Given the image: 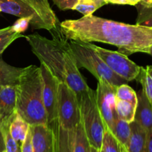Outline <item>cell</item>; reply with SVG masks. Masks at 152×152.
I'll use <instances>...</instances> for the list:
<instances>
[{"instance_id":"33","label":"cell","mask_w":152,"mask_h":152,"mask_svg":"<svg viewBox=\"0 0 152 152\" xmlns=\"http://www.w3.org/2000/svg\"><path fill=\"white\" fill-rule=\"evenodd\" d=\"M5 150V144H4V134H3L2 129L0 125V152H3Z\"/></svg>"},{"instance_id":"11","label":"cell","mask_w":152,"mask_h":152,"mask_svg":"<svg viewBox=\"0 0 152 152\" xmlns=\"http://www.w3.org/2000/svg\"><path fill=\"white\" fill-rule=\"evenodd\" d=\"M1 11L19 18L30 17L32 19L30 25L34 29L48 31L47 25L35 10L25 4L22 0H0Z\"/></svg>"},{"instance_id":"19","label":"cell","mask_w":152,"mask_h":152,"mask_svg":"<svg viewBox=\"0 0 152 152\" xmlns=\"http://www.w3.org/2000/svg\"><path fill=\"white\" fill-rule=\"evenodd\" d=\"M131 133L132 130H131L130 123L118 119L116 122L112 134L119 141L121 146L124 147L125 148H127L128 146Z\"/></svg>"},{"instance_id":"5","label":"cell","mask_w":152,"mask_h":152,"mask_svg":"<svg viewBox=\"0 0 152 152\" xmlns=\"http://www.w3.org/2000/svg\"><path fill=\"white\" fill-rule=\"evenodd\" d=\"M80 106L82 123L89 143L100 150L105 127L96 102V90L89 87L80 98Z\"/></svg>"},{"instance_id":"9","label":"cell","mask_w":152,"mask_h":152,"mask_svg":"<svg viewBox=\"0 0 152 152\" xmlns=\"http://www.w3.org/2000/svg\"><path fill=\"white\" fill-rule=\"evenodd\" d=\"M43 80V104L47 114L48 126L52 129L59 125L58 123V85L59 80L52 74L50 70L40 64Z\"/></svg>"},{"instance_id":"30","label":"cell","mask_w":152,"mask_h":152,"mask_svg":"<svg viewBox=\"0 0 152 152\" xmlns=\"http://www.w3.org/2000/svg\"><path fill=\"white\" fill-rule=\"evenodd\" d=\"M60 10H73L78 0H52Z\"/></svg>"},{"instance_id":"8","label":"cell","mask_w":152,"mask_h":152,"mask_svg":"<svg viewBox=\"0 0 152 152\" xmlns=\"http://www.w3.org/2000/svg\"><path fill=\"white\" fill-rule=\"evenodd\" d=\"M116 89L103 80H98L96 90V102L105 129L112 133L118 120L116 110Z\"/></svg>"},{"instance_id":"37","label":"cell","mask_w":152,"mask_h":152,"mask_svg":"<svg viewBox=\"0 0 152 152\" xmlns=\"http://www.w3.org/2000/svg\"><path fill=\"white\" fill-rule=\"evenodd\" d=\"M99 151H100V150L97 149V148H94V147H93V146H91V145L90 151H89V152H99Z\"/></svg>"},{"instance_id":"22","label":"cell","mask_w":152,"mask_h":152,"mask_svg":"<svg viewBox=\"0 0 152 152\" xmlns=\"http://www.w3.org/2000/svg\"><path fill=\"white\" fill-rule=\"evenodd\" d=\"M105 4H107L105 0H78L73 10L80 12L84 16H88Z\"/></svg>"},{"instance_id":"16","label":"cell","mask_w":152,"mask_h":152,"mask_svg":"<svg viewBox=\"0 0 152 152\" xmlns=\"http://www.w3.org/2000/svg\"><path fill=\"white\" fill-rule=\"evenodd\" d=\"M53 130L56 134L55 152H74L75 130H67L59 125Z\"/></svg>"},{"instance_id":"13","label":"cell","mask_w":152,"mask_h":152,"mask_svg":"<svg viewBox=\"0 0 152 152\" xmlns=\"http://www.w3.org/2000/svg\"><path fill=\"white\" fill-rule=\"evenodd\" d=\"M16 113V86H0V125L10 126Z\"/></svg>"},{"instance_id":"4","label":"cell","mask_w":152,"mask_h":152,"mask_svg":"<svg viewBox=\"0 0 152 152\" xmlns=\"http://www.w3.org/2000/svg\"><path fill=\"white\" fill-rule=\"evenodd\" d=\"M68 47L79 69L86 68L97 80H105L115 88L128 83L126 80L116 74L87 42L68 39Z\"/></svg>"},{"instance_id":"39","label":"cell","mask_w":152,"mask_h":152,"mask_svg":"<svg viewBox=\"0 0 152 152\" xmlns=\"http://www.w3.org/2000/svg\"><path fill=\"white\" fill-rule=\"evenodd\" d=\"M121 152H127V151H126V149L124 147L121 146Z\"/></svg>"},{"instance_id":"27","label":"cell","mask_w":152,"mask_h":152,"mask_svg":"<svg viewBox=\"0 0 152 152\" xmlns=\"http://www.w3.org/2000/svg\"><path fill=\"white\" fill-rule=\"evenodd\" d=\"M138 82L141 84L142 90L145 92L147 98L149 100L152 106V78L150 77L148 73L147 72L145 68H141V71L137 79Z\"/></svg>"},{"instance_id":"36","label":"cell","mask_w":152,"mask_h":152,"mask_svg":"<svg viewBox=\"0 0 152 152\" xmlns=\"http://www.w3.org/2000/svg\"><path fill=\"white\" fill-rule=\"evenodd\" d=\"M145 69H146L147 72L148 73L150 77L152 78V65H148L147 67H145Z\"/></svg>"},{"instance_id":"14","label":"cell","mask_w":152,"mask_h":152,"mask_svg":"<svg viewBox=\"0 0 152 152\" xmlns=\"http://www.w3.org/2000/svg\"><path fill=\"white\" fill-rule=\"evenodd\" d=\"M137 95V104L134 120L147 132L152 128V106L142 89L139 91Z\"/></svg>"},{"instance_id":"34","label":"cell","mask_w":152,"mask_h":152,"mask_svg":"<svg viewBox=\"0 0 152 152\" xmlns=\"http://www.w3.org/2000/svg\"><path fill=\"white\" fill-rule=\"evenodd\" d=\"M105 1L107 4H127V1L126 0H105Z\"/></svg>"},{"instance_id":"3","label":"cell","mask_w":152,"mask_h":152,"mask_svg":"<svg viewBox=\"0 0 152 152\" xmlns=\"http://www.w3.org/2000/svg\"><path fill=\"white\" fill-rule=\"evenodd\" d=\"M43 80L39 67H25L16 85V112L30 125H48L43 104Z\"/></svg>"},{"instance_id":"15","label":"cell","mask_w":152,"mask_h":152,"mask_svg":"<svg viewBox=\"0 0 152 152\" xmlns=\"http://www.w3.org/2000/svg\"><path fill=\"white\" fill-rule=\"evenodd\" d=\"M130 139L127 148V152H147L146 135L147 132L135 120L130 123Z\"/></svg>"},{"instance_id":"26","label":"cell","mask_w":152,"mask_h":152,"mask_svg":"<svg viewBox=\"0 0 152 152\" xmlns=\"http://www.w3.org/2000/svg\"><path fill=\"white\" fill-rule=\"evenodd\" d=\"M116 97L121 100L130 102L134 105L137 104V92L127 84H123L117 88Z\"/></svg>"},{"instance_id":"32","label":"cell","mask_w":152,"mask_h":152,"mask_svg":"<svg viewBox=\"0 0 152 152\" xmlns=\"http://www.w3.org/2000/svg\"><path fill=\"white\" fill-rule=\"evenodd\" d=\"M146 148L147 152H152V128L147 131Z\"/></svg>"},{"instance_id":"6","label":"cell","mask_w":152,"mask_h":152,"mask_svg":"<svg viewBox=\"0 0 152 152\" xmlns=\"http://www.w3.org/2000/svg\"><path fill=\"white\" fill-rule=\"evenodd\" d=\"M58 123L63 129L75 130L81 121L80 102L77 94L66 83L58 85Z\"/></svg>"},{"instance_id":"40","label":"cell","mask_w":152,"mask_h":152,"mask_svg":"<svg viewBox=\"0 0 152 152\" xmlns=\"http://www.w3.org/2000/svg\"><path fill=\"white\" fill-rule=\"evenodd\" d=\"M99 152H105V151H103V150H102V148H101V149H100V151H99Z\"/></svg>"},{"instance_id":"24","label":"cell","mask_w":152,"mask_h":152,"mask_svg":"<svg viewBox=\"0 0 152 152\" xmlns=\"http://www.w3.org/2000/svg\"><path fill=\"white\" fill-rule=\"evenodd\" d=\"M138 15L137 18V25L152 28V4L144 5L138 3Z\"/></svg>"},{"instance_id":"29","label":"cell","mask_w":152,"mask_h":152,"mask_svg":"<svg viewBox=\"0 0 152 152\" xmlns=\"http://www.w3.org/2000/svg\"><path fill=\"white\" fill-rule=\"evenodd\" d=\"M32 19L30 17H22L19 18L18 20L15 22V23L12 25V28H13L15 31L18 33H23L24 31H26L28 29V26H29L31 21Z\"/></svg>"},{"instance_id":"12","label":"cell","mask_w":152,"mask_h":152,"mask_svg":"<svg viewBox=\"0 0 152 152\" xmlns=\"http://www.w3.org/2000/svg\"><path fill=\"white\" fill-rule=\"evenodd\" d=\"M34 152H55V131L48 125L30 126Z\"/></svg>"},{"instance_id":"17","label":"cell","mask_w":152,"mask_h":152,"mask_svg":"<svg viewBox=\"0 0 152 152\" xmlns=\"http://www.w3.org/2000/svg\"><path fill=\"white\" fill-rule=\"evenodd\" d=\"M25 68H16L0 58V86H16Z\"/></svg>"},{"instance_id":"23","label":"cell","mask_w":152,"mask_h":152,"mask_svg":"<svg viewBox=\"0 0 152 152\" xmlns=\"http://www.w3.org/2000/svg\"><path fill=\"white\" fill-rule=\"evenodd\" d=\"M21 37H25V36L22 33L15 31L12 26L0 29V55L13 42Z\"/></svg>"},{"instance_id":"31","label":"cell","mask_w":152,"mask_h":152,"mask_svg":"<svg viewBox=\"0 0 152 152\" xmlns=\"http://www.w3.org/2000/svg\"><path fill=\"white\" fill-rule=\"evenodd\" d=\"M20 148L21 152H34L32 145V138H31V132L30 129L28 130V134H27L25 141L20 145Z\"/></svg>"},{"instance_id":"25","label":"cell","mask_w":152,"mask_h":152,"mask_svg":"<svg viewBox=\"0 0 152 152\" xmlns=\"http://www.w3.org/2000/svg\"><path fill=\"white\" fill-rule=\"evenodd\" d=\"M102 148L105 152H121V145L114 135L105 129L102 138Z\"/></svg>"},{"instance_id":"41","label":"cell","mask_w":152,"mask_h":152,"mask_svg":"<svg viewBox=\"0 0 152 152\" xmlns=\"http://www.w3.org/2000/svg\"><path fill=\"white\" fill-rule=\"evenodd\" d=\"M0 12H1V7H0Z\"/></svg>"},{"instance_id":"28","label":"cell","mask_w":152,"mask_h":152,"mask_svg":"<svg viewBox=\"0 0 152 152\" xmlns=\"http://www.w3.org/2000/svg\"><path fill=\"white\" fill-rule=\"evenodd\" d=\"M4 134L6 152H21L20 145L13 140L9 132V126H1Z\"/></svg>"},{"instance_id":"21","label":"cell","mask_w":152,"mask_h":152,"mask_svg":"<svg viewBox=\"0 0 152 152\" xmlns=\"http://www.w3.org/2000/svg\"><path fill=\"white\" fill-rule=\"evenodd\" d=\"M90 147L91 145L81 120L75 129L74 152H89Z\"/></svg>"},{"instance_id":"42","label":"cell","mask_w":152,"mask_h":152,"mask_svg":"<svg viewBox=\"0 0 152 152\" xmlns=\"http://www.w3.org/2000/svg\"><path fill=\"white\" fill-rule=\"evenodd\" d=\"M3 152H6V151H5V150H4V151H3Z\"/></svg>"},{"instance_id":"35","label":"cell","mask_w":152,"mask_h":152,"mask_svg":"<svg viewBox=\"0 0 152 152\" xmlns=\"http://www.w3.org/2000/svg\"><path fill=\"white\" fill-rule=\"evenodd\" d=\"M127 1V4H129V5H132V6H135L140 3V1L141 0H126Z\"/></svg>"},{"instance_id":"7","label":"cell","mask_w":152,"mask_h":152,"mask_svg":"<svg viewBox=\"0 0 152 152\" xmlns=\"http://www.w3.org/2000/svg\"><path fill=\"white\" fill-rule=\"evenodd\" d=\"M88 45L101 57L107 65L115 73L129 82L137 79L142 67L131 60L128 56L119 51H114L96 46L91 42H87Z\"/></svg>"},{"instance_id":"20","label":"cell","mask_w":152,"mask_h":152,"mask_svg":"<svg viewBox=\"0 0 152 152\" xmlns=\"http://www.w3.org/2000/svg\"><path fill=\"white\" fill-rule=\"evenodd\" d=\"M137 105H133L126 101L121 100L116 97V110L118 118L128 123L134 120Z\"/></svg>"},{"instance_id":"1","label":"cell","mask_w":152,"mask_h":152,"mask_svg":"<svg viewBox=\"0 0 152 152\" xmlns=\"http://www.w3.org/2000/svg\"><path fill=\"white\" fill-rule=\"evenodd\" d=\"M60 26L67 39L112 45L128 56L135 53H148L152 46V28L116 22L93 14L65 20L60 22Z\"/></svg>"},{"instance_id":"38","label":"cell","mask_w":152,"mask_h":152,"mask_svg":"<svg viewBox=\"0 0 152 152\" xmlns=\"http://www.w3.org/2000/svg\"><path fill=\"white\" fill-rule=\"evenodd\" d=\"M148 53H149V54L152 56V46H151V48H150V49H149V50H148Z\"/></svg>"},{"instance_id":"2","label":"cell","mask_w":152,"mask_h":152,"mask_svg":"<svg viewBox=\"0 0 152 152\" xmlns=\"http://www.w3.org/2000/svg\"><path fill=\"white\" fill-rule=\"evenodd\" d=\"M40 63L75 91L79 102L89 86L77 67L68 47V39H49L38 34L25 36Z\"/></svg>"},{"instance_id":"10","label":"cell","mask_w":152,"mask_h":152,"mask_svg":"<svg viewBox=\"0 0 152 152\" xmlns=\"http://www.w3.org/2000/svg\"><path fill=\"white\" fill-rule=\"evenodd\" d=\"M25 4L35 10L48 27L53 39L62 40L65 38L59 19L52 10L48 0H22Z\"/></svg>"},{"instance_id":"18","label":"cell","mask_w":152,"mask_h":152,"mask_svg":"<svg viewBox=\"0 0 152 152\" xmlns=\"http://www.w3.org/2000/svg\"><path fill=\"white\" fill-rule=\"evenodd\" d=\"M29 129L30 125L16 112L9 126V132L19 145L25 141Z\"/></svg>"}]
</instances>
